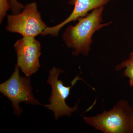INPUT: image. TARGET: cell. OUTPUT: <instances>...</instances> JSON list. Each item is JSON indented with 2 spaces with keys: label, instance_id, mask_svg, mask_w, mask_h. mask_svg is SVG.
<instances>
[{
  "label": "cell",
  "instance_id": "6da1fadb",
  "mask_svg": "<svg viewBox=\"0 0 133 133\" xmlns=\"http://www.w3.org/2000/svg\"><path fill=\"white\" fill-rule=\"evenodd\" d=\"M104 7L92 10L86 16L78 19L74 26H68L63 35L66 47L73 50L74 56H88L91 50L92 37L96 31L112 23H102Z\"/></svg>",
  "mask_w": 133,
  "mask_h": 133
},
{
  "label": "cell",
  "instance_id": "8992f818",
  "mask_svg": "<svg viewBox=\"0 0 133 133\" xmlns=\"http://www.w3.org/2000/svg\"><path fill=\"white\" fill-rule=\"evenodd\" d=\"M14 47L17 57V65L25 76L30 77L41 66V43L35 37H23L15 43Z\"/></svg>",
  "mask_w": 133,
  "mask_h": 133
},
{
  "label": "cell",
  "instance_id": "9c48e42d",
  "mask_svg": "<svg viewBox=\"0 0 133 133\" xmlns=\"http://www.w3.org/2000/svg\"><path fill=\"white\" fill-rule=\"evenodd\" d=\"M10 9L9 0H0V22L3 20L6 15L7 12Z\"/></svg>",
  "mask_w": 133,
  "mask_h": 133
},
{
  "label": "cell",
  "instance_id": "52a82bcc",
  "mask_svg": "<svg viewBox=\"0 0 133 133\" xmlns=\"http://www.w3.org/2000/svg\"><path fill=\"white\" fill-rule=\"evenodd\" d=\"M111 0H70V5H74V8L71 14L64 21L52 27H47L42 33V36L50 35L57 37L61 29L66 24L77 21L86 16L89 12L98 8L104 7Z\"/></svg>",
  "mask_w": 133,
  "mask_h": 133
},
{
  "label": "cell",
  "instance_id": "277c9868",
  "mask_svg": "<svg viewBox=\"0 0 133 133\" xmlns=\"http://www.w3.org/2000/svg\"><path fill=\"white\" fill-rule=\"evenodd\" d=\"M64 72L62 69L53 66L50 70L47 81L51 86V95L49 98L50 104L44 106L53 112L56 120L62 116H70L73 112L78 110V107L80 100L73 107L69 106L65 100L70 95L71 89L77 81L79 80L84 81L78 75L72 81L70 86H65L63 81L58 79L59 74Z\"/></svg>",
  "mask_w": 133,
  "mask_h": 133
},
{
  "label": "cell",
  "instance_id": "ba28073f",
  "mask_svg": "<svg viewBox=\"0 0 133 133\" xmlns=\"http://www.w3.org/2000/svg\"><path fill=\"white\" fill-rule=\"evenodd\" d=\"M125 69L124 76L129 79L130 87H133V52L129 54L128 59L115 66V70L119 71Z\"/></svg>",
  "mask_w": 133,
  "mask_h": 133
},
{
  "label": "cell",
  "instance_id": "5b68a950",
  "mask_svg": "<svg viewBox=\"0 0 133 133\" xmlns=\"http://www.w3.org/2000/svg\"><path fill=\"white\" fill-rule=\"evenodd\" d=\"M47 27L42 20L35 2L26 5L18 14L7 16L6 30L19 33L23 37H35L42 34Z\"/></svg>",
  "mask_w": 133,
  "mask_h": 133
},
{
  "label": "cell",
  "instance_id": "7a4b0ae2",
  "mask_svg": "<svg viewBox=\"0 0 133 133\" xmlns=\"http://www.w3.org/2000/svg\"><path fill=\"white\" fill-rule=\"evenodd\" d=\"M83 120L104 133H133V107L126 100H120L109 111L83 116Z\"/></svg>",
  "mask_w": 133,
  "mask_h": 133
},
{
  "label": "cell",
  "instance_id": "30bf717a",
  "mask_svg": "<svg viewBox=\"0 0 133 133\" xmlns=\"http://www.w3.org/2000/svg\"><path fill=\"white\" fill-rule=\"evenodd\" d=\"M10 9L14 14H16L21 12L24 9V6L19 2L17 0H9Z\"/></svg>",
  "mask_w": 133,
  "mask_h": 133
},
{
  "label": "cell",
  "instance_id": "3957f363",
  "mask_svg": "<svg viewBox=\"0 0 133 133\" xmlns=\"http://www.w3.org/2000/svg\"><path fill=\"white\" fill-rule=\"evenodd\" d=\"M19 69L16 64L11 77L0 84V92L12 102L14 114L18 116H20L23 111L19 106L21 102L42 105L33 95L30 79L26 76H21Z\"/></svg>",
  "mask_w": 133,
  "mask_h": 133
}]
</instances>
